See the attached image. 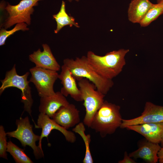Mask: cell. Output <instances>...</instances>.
<instances>
[{
  "label": "cell",
  "mask_w": 163,
  "mask_h": 163,
  "mask_svg": "<svg viewBox=\"0 0 163 163\" xmlns=\"http://www.w3.org/2000/svg\"><path fill=\"white\" fill-rule=\"evenodd\" d=\"M160 143L161 144V147H163V137L162 140L161 141Z\"/></svg>",
  "instance_id": "27"
},
{
  "label": "cell",
  "mask_w": 163,
  "mask_h": 163,
  "mask_svg": "<svg viewBox=\"0 0 163 163\" xmlns=\"http://www.w3.org/2000/svg\"><path fill=\"white\" fill-rule=\"evenodd\" d=\"M27 24L23 22L16 24L14 27L10 30L2 28L0 30V46L4 45L7 38L19 30H28L29 29L27 27Z\"/></svg>",
  "instance_id": "22"
},
{
  "label": "cell",
  "mask_w": 163,
  "mask_h": 163,
  "mask_svg": "<svg viewBox=\"0 0 163 163\" xmlns=\"http://www.w3.org/2000/svg\"><path fill=\"white\" fill-rule=\"evenodd\" d=\"M7 152H9L16 163H33L23 149L13 143L11 141L8 142Z\"/></svg>",
  "instance_id": "20"
},
{
  "label": "cell",
  "mask_w": 163,
  "mask_h": 163,
  "mask_svg": "<svg viewBox=\"0 0 163 163\" xmlns=\"http://www.w3.org/2000/svg\"><path fill=\"white\" fill-rule=\"evenodd\" d=\"M157 3L163 4V0H157Z\"/></svg>",
  "instance_id": "26"
},
{
  "label": "cell",
  "mask_w": 163,
  "mask_h": 163,
  "mask_svg": "<svg viewBox=\"0 0 163 163\" xmlns=\"http://www.w3.org/2000/svg\"><path fill=\"white\" fill-rule=\"evenodd\" d=\"M149 0H132L127 11L129 20L133 23L139 24L153 5Z\"/></svg>",
  "instance_id": "17"
},
{
  "label": "cell",
  "mask_w": 163,
  "mask_h": 163,
  "mask_svg": "<svg viewBox=\"0 0 163 163\" xmlns=\"http://www.w3.org/2000/svg\"><path fill=\"white\" fill-rule=\"evenodd\" d=\"M16 129L6 133L7 136L18 139L24 147H30L36 159L43 157V151L36 144V142L40 140V136L36 135L33 132V126L30 123L29 117L27 116L24 118L20 117L16 120Z\"/></svg>",
  "instance_id": "6"
},
{
  "label": "cell",
  "mask_w": 163,
  "mask_h": 163,
  "mask_svg": "<svg viewBox=\"0 0 163 163\" xmlns=\"http://www.w3.org/2000/svg\"><path fill=\"white\" fill-rule=\"evenodd\" d=\"M43 51L39 49L29 55V59L36 66L56 71H59L61 67L53 55L49 46L43 44Z\"/></svg>",
  "instance_id": "11"
},
{
  "label": "cell",
  "mask_w": 163,
  "mask_h": 163,
  "mask_svg": "<svg viewBox=\"0 0 163 163\" xmlns=\"http://www.w3.org/2000/svg\"><path fill=\"white\" fill-rule=\"evenodd\" d=\"M53 17L56 23V27L54 31L55 34L58 33L63 27L69 25L70 27L74 26L76 27H79L78 23L75 22L74 18L69 16L66 12L65 2L63 1H62L59 12L56 14L53 15Z\"/></svg>",
  "instance_id": "18"
},
{
  "label": "cell",
  "mask_w": 163,
  "mask_h": 163,
  "mask_svg": "<svg viewBox=\"0 0 163 163\" xmlns=\"http://www.w3.org/2000/svg\"><path fill=\"white\" fill-rule=\"evenodd\" d=\"M83 123H79L72 129V131L78 133L82 137L85 147V157L83 160V163H93L94 161L90 149L89 144L91 141V137L89 134L86 135L85 128Z\"/></svg>",
  "instance_id": "19"
},
{
  "label": "cell",
  "mask_w": 163,
  "mask_h": 163,
  "mask_svg": "<svg viewBox=\"0 0 163 163\" xmlns=\"http://www.w3.org/2000/svg\"><path fill=\"white\" fill-rule=\"evenodd\" d=\"M119 163H136L135 161L133 160L128 154L127 152H125L124 154L123 158L118 161Z\"/></svg>",
  "instance_id": "24"
},
{
  "label": "cell",
  "mask_w": 163,
  "mask_h": 163,
  "mask_svg": "<svg viewBox=\"0 0 163 163\" xmlns=\"http://www.w3.org/2000/svg\"><path fill=\"white\" fill-rule=\"evenodd\" d=\"M158 161L160 163H163V147H161L158 153Z\"/></svg>",
  "instance_id": "25"
},
{
  "label": "cell",
  "mask_w": 163,
  "mask_h": 163,
  "mask_svg": "<svg viewBox=\"0 0 163 163\" xmlns=\"http://www.w3.org/2000/svg\"><path fill=\"white\" fill-rule=\"evenodd\" d=\"M43 0H22L16 5L9 3L5 8L8 15L2 26L5 29L20 23H25L30 25L31 22V15L39 1Z\"/></svg>",
  "instance_id": "7"
},
{
  "label": "cell",
  "mask_w": 163,
  "mask_h": 163,
  "mask_svg": "<svg viewBox=\"0 0 163 163\" xmlns=\"http://www.w3.org/2000/svg\"><path fill=\"white\" fill-rule=\"evenodd\" d=\"M73 0H68L69 1V2H71ZM78 2L79 0H74Z\"/></svg>",
  "instance_id": "28"
},
{
  "label": "cell",
  "mask_w": 163,
  "mask_h": 163,
  "mask_svg": "<svg viewBox=\"0 0 163 163\" xmlns=\"http://www.w3.org/2000/svg\"><path fill=\"white\" fill-rule=\"evenodd\" d=\"M63 64L67 66L78 81L86 78L95 85L97 91L105 95L113 85L111 79L103 78L98 74L89 64L87 57H76L75 59L66 58Z\"/></svg>",
  "instance_id": "2"
},
{
  "label": "cell",
  "mask_w": 163,
  "mask_h": 163,
  "mask_svg": "<svg viewBox=\"0 0 163 163\" xmlns=\"http://www.w3.org/2000/svg\"><path fill=\"white\" fill-rule=\"evenodd\" d=\"M47 115L41 113L39 114L35 128L42 129V132L39 140L38 146L43 150L42 148V140L44 137L48 138L51 131L53 129H56L60 131L64 136L66 140L70 143H74L76 140V137L74 133L58 124L53 119Z\"/></svg>",
  "instance_id": "10"
},
{
  "label": "cell",
  "mask_w": 163,
  "mask_h": 163,
  "mask_svg": "<svg viewBox=\"0 0 163 163\" xmlns=\"http://www.w3.org/2000/svg\"><path fill=\"white\" fill-rule=\"evenodd\" d=\"M129 51V49H121L100 56L89 51L86 57L89 64L98 74L112 80L122 71L126 64L125 56Z\"/></svg>",
  "instance_id": "1"
},
{
  "label": "cell",
  "mask_w": 163,
  "mask_h": 163,
  "mask_svg": "<svg viewBox=\"0 0 163 163\" xmlns=\"http://www.w3.org/2000/svg\"><path fill=\"white\" fill-rule=\"evenodd\" d=\"M7 136L4 127L2 125L0 126V157L8 159L7 149L8 142L7 141Z\"/></svg>",
  "instance_id": "23"
},
{
  "label": "cell",
  "mask_w": 163,
  "mask_h": 163,
  "mask_svg": "<svg viewBox=\"0 0 163 163\" xmlns=\"http://www.w3.org/2000/svg\"><path fill=\"white\" fill-rule=\"evenodd\" d=\"M163 14V4H153L139 24L142 27L148 26Z\"/></svg>",
  "instance_id": "21"
},
{
  "label": "cell",
  "mask_w": 163,
  "mask_h": 163,
  "mask_svg": "<svg viewBox=\"0 0 163 163\" xmlns=\"http://www.w3.org/2000/svg\"><path fill=\"white\" fill-rule=\"evenodd\" d=\"M69 104L66 97L57 91L52 95L40 97L39 110L52 118L61 107Z\"/></svg>",
  "instance_id": "15"
},
{
  "label": "cell",
  "mask_w": 163,
  "mask_h": 163,
  "mask_svg": "<svg viewBox=\"0 0 163 163\" xmlns=\"http://www.w3.org/2000/svg\"><path fill=\"white\" fill-rule=\"evenodd\" d=\"M31 76L30 82L33 83L40 97L49 96L56 93L53 86L58 78L57 72L36 66L30 69Z\"/></svg>",
  "instance_id": "8"
},
{
  "label": "cell",
  "mask_w": 163,
  "mask_h": 163,
  "mask_svg": "<svg viewBox=\"0 0 163 163\" xmlns=\"http://www.w3.org/2000/svg\"><path fill=\"white\" fill-rule=\"evenodd\" d=\"M120 108L119 106L104 101L95 114L90 128L103 138L113 133L122 122Z\"/></svg>",
  "instance_id": "3"
},
{
  "label": "cell",
  "mask_w": 163,
  "mask_h": 163,
  "mask_svg": "<svg viewBox=\"0 0 163 163\" xmlns=\"http://www.w3.org/2000/svg\"><path fill=\"white\" fill-rule=\"evenodd\" d=\"M78 81L83 105L85 109L83 123L90 127L95 114L104 101L105 95L96 90L94 85L88 79L83 78Z\"/></svg>",
  "instance_id": "4"
},
{
  "label": "cell",
  "mask_w": 163,
  "mask_h": 163,
  "mask_svg": "<svg viewBox=\"0 0 163 163\" xmlns=\"http://www.w3.org/2000/svg\"><path fill=\"white\" fill-rule=\"evenodd\" d=\"M125 128L140 134L154 143H160L163 137V123H144L128 126Z\"/></svg>",
  "instance_id": "14"
},
{
  "label": "cell",
  "mask_w": 163,
  "mask_h": 163,
  "mask_svg": "<svg viewBox=\"0 0 163 163\" xmlns=\"http://www.w3.org/2000/svg\"><path fill=\"white\" fill-rule=\"evenodd\" d=\"M29 72H27L22 75L17 72L16 65L14 64L11 69L6 73L4 79L1 80L2 85L0 87V94L5 90L10 87H15L21 91V101L24 104V110L31 116V107L33 100L31 93V88L29 85V81L27 78Z\"/></svg>",
  "instance_id": "5"
},
{
  "label": "cell",
  "mask_w": 163,
  "mask_h": 163,
  "mask_svg": "<svg viewBox=\"0 0 163 163\" xmlns=\"http://www.w3.org/2000/svg\"><path fill=\"white\" fill-rule=\"evenodd\" d=\"M61 69L58 77L63 86L61 89V92L66 97L70 95L76 101H83L80 91L76 82V79L70 70L64 64L61 67Z\"/></svg>",
  "instance_id": "12"
},
{
  "label": "cell",
  "mask_w": 163,
  "mask_h": 163,
  "mask_svg": "<svg viewBox=\"0 0 163 163\" xmlns=\"http://www.w3.org/2000/svg\"><path fill=\"white\" fill-rule=\"evenodd\" d=\"M52 118L67 129L75 126L80 122L79 111L75 105L70 103L61 107Z\"/></svg>",
  "instance_id": "13"
},
{
  "label": "cell",
  "mask_w": 163,
  "mask_h": 163,
  "mask_svg": "<svg viewBox=\"0 0 163 163\" xmlns=\"http://www.w3.org/2000/svg\"><path fill=\"white\" fill-rule=\"evenodd\" d=\"M161 148L159 143L147 140L142 143L137 149L129 155L131 158H140L148 163H156L158 161V153Z\"/></svg>",
  "instance_id": "16"
},
{
  "label": "cell",
  "mask_w": 163,
  "mask_h": 163,
  "mask_svg": "<svg viewBox=\"0 0 163 163\" xmlns=\"http://www.w3.org/2000/svg\"><path fill=\"white\" fill-rule=\"evenodd\" d=\"M163 123V106L147 102L141 115L130 119H122L120 126L122 129L128 126L146 123Z\"/></svg>",
  "instance_id": "9"
}]
</instances>
